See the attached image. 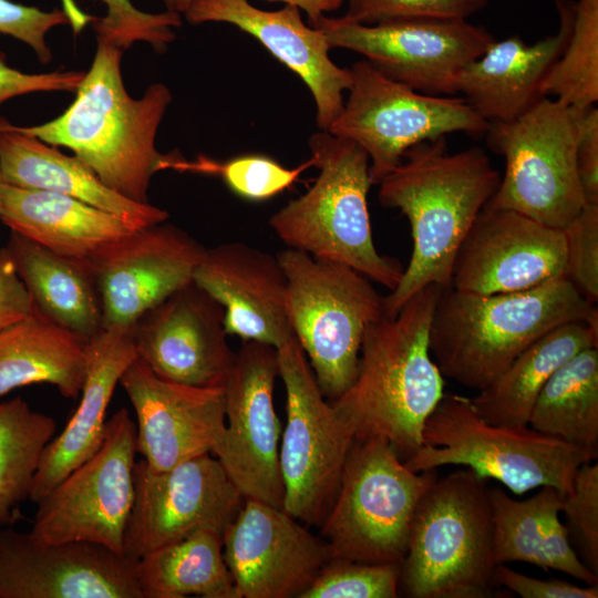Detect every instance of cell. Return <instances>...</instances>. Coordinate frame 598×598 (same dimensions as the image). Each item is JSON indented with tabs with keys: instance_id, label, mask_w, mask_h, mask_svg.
Returning <instances> with one entry per match:
<instances>
[{
	"instance_id": "1",
	"label": "cell",
	"mask_w": 598,
	"mask_h": 598,
	"mask_svg": "<svg viewBox=\"0 0 598 598\" xmlns=\"http://www.w3.org/2000/svg\"><path fill=\"white\" fill-rule=\"evenodd\" d=\"M499 181L482 148L448 153L445 137L412 146L382 178L380 204L400 209L412 235L408 267L383 297L384 316H394L430 285L451 287L457 252Z\"/></svg>"
},
{
	"instance_id": "2",
	"label": "cell",
	"mask_w": 598,
	"mask_h": 598,
	"mask_svg": "<svg viewBox=\"0 0 598 598\" xmlns=\"http://www.w3.org/2000/svg\"><path fill=\"white\" fill-rule=\"evenodd\" d=\"M123 52L97 41L72 104L52 121L16 127L50 145L68 147L107 187L134 202L150 203L152 177L166 168L181 169L185 159L159 153L155 144L171 91L154 83L142 97L130 96L121 72Z\"/></svg>"
},
{
	"instance_id": "3",
	"label": "cell",
	"mask_w": 598,
	"mask_h": 598,
	"mask_svg": "<svg viewBox=\"0 0 598 598\" xmlns=\"http://www.w3.org/2000/svg\"><path fill=\"white\" fill-rule=\"evenodd\" d=\"M443 289L430 285L394 316L383 315L369 324L353 383L330 401L354 440L383 437L402 461L422 446L424 423L444 395V377L429 347Z\"/></svg>"
},
{
	"instance_id": "4",
	"label": "cell",
	"mask_w": 598,
	"mask_h": 598,
	"mask_svg": "<svg viewBox=\"0 0 598 598\" xmlns=\"http://www.w3.org/2000/svg\"><path fill=\"white\" fill-rule=\"evenodd\" d=\"M597 322L598 310L566 278L515 292L444 288L432 316L430 353L444 378L481 391L553 329Z\"/></svg>"
},
{
	"instance_id": "5",
	"label": "cell",
	"mask_w": 598,
	"mask_h": 598,
	"mask_svg": "<svg viewBox=\"0 0 598 598\" xmlns=\"http://www.w3.org/2000/svg\"><path fill=\"white\" fill-rule=\"evenodd\" d=\"M319 175L301 196L269 219L287 246L352 267L390 291L403 268L375 248L368 210L370 161L357 143L319 131L308 141Z\"/></svg>"
},
{
	"instance_id": "6",
	"label": "cell",
	"mask_w": 598,
	"mask_h": 598,
	"mask_svg": "<svg viewBox=\"0 0 598 598\" xmlns=\"http://www.w3.org/2000/svg\"><path fill=\"white\" fill-rule=\"evenodd\" d=\"M493 519L486 481L462 467L439 477L412 520L400 585L411 598L496 596Z\"/></svg>"
},
{
	"instance_id": "7",
	"label": "cell",
	"mask_w": 598,
	"mask_h": 598,
	"mask_svg": "<svg viewBox=\"0 0 598 598\" xmlns=\"http://www.w3.org/2000/svg\"><path fill=\"white\" fill-rule=\"evenodd\" d=\"M589 453L529 425L485 421L470 398L445 394L426 419L422 446L404 462L413 472L457 465L482 480H495L516 495L550 486L568 494Z\"/></svg>"
},
{
	"instance_id": "8",
	"label": "cell",
	"mask_w": 598,
	"mask_h": 598,
	"mask_svg": "<svg viewBox=\"0 0 598 598\" xmlns=\"http://www.w3.org/2000/svg\"><path fill=\"white\" fill-rule=\"evenodd\" d=\"M437 476L408 468L383 437L354 440L321 523L331 559L401 566L415 509Z\"/></svg>"
},
{
	"instance_id": "9",
	"label": "cell",
	"mask_w": 598,
	"mask_h": 598,
	"mask_svg": "<svg viewBox=\"0 0 598 598\" xmlns=\"http://www.w3.org/2000/svg\"><path fill=\"white\" fill-rule=\"evenodd\" d=\"M287 313L320 391L333 401L353 383L363 334L384 315L383 297L350 266L286 248Z\"/></svg>"
},
{
	"instance_id": "10",
	"label": "cell",
	"mask_w": 598,
	"mask_h": 598,
	"mask_svg": "<svg viewBox=\"0 0 598 598\" xmlns=\"http://www.w3.org/2000/svg\"><path fill=\"white\" fill-rule=\"evenodd\" d=\"M580 113L542 96L517 118L491 123L487 142L504 157L505 173L486 206L557 229L576 217L587 204L577 171Z\"/></svg>"
},
{
	"instance_id": "11",
	"label": "cell",
	"mask_w": 598,
	"mask_h": 598,
	"mask_svg": "<svg viewBox=\"0 0 598 598\" xmlns=\"http://www.w3.org/2000/svg\"><path fill=\"white\" fill-rule=\"evenodd\" d=\"M349 70L348 99L328 132L365 151L372 185L416 144L456 132L483 134L491 126L462 96L419 93L386 78L364 59Z\"/></svg>"
},
{
	"instance_id": "12",
	"label": "cell",
	"mask_w": 598,
	"mask_h": 598,
	"mask_svg": "<svg viewBox=\"0 0 598 598\" xmlns=\"http://www.w3.org/2000/svg\"><path fill=\"white\" fill-rule=\"evenodd\" d=\"M277 351L287 413L279 444L282 509L305 525H321L354 436L324 400L297 339L292 337Z\"/></svg>"
},
{
	"instance_id": "13",
	"label": "cell",
	"mask_w": 598,
	"mask_h": 598,
	"mask_svg": "<svg viewBox=\"0 0 598 598\" xmlns=\"http://www.w3.org/2000/svg\"><path fill=\"white\" fill-rule=\"evenodd\" d=\"M136 453V425L121 409L106 421L100 448L38 503L30 533L44 543L89 542L124 555Z\"/></svg>"
},
{
	"instance_id": "14",
	"label": "cell",
	"mask_w": 598,
	"mask_h": 598,
	"mask_svg": "<svg viewBox=\"0 0 598 598\" xmlns=\"http://www.w3.org/2000/svg\"><path fill=\"white\" fill-rule=\"evenodd\" d=\"M309 25L326 35L330 49L354 51L386 78L433 95H455L461 71L495 40L465 19L361 24L322 14Z\"/></svg>"
},
{
	"instance_id": "15",
	"label": "cell",
	"mask_w": 598,
	"mask_h": 598,
	"mask_svg": "<svg viewBox=\"0 0 598 598\" xmlns=\"http://www.w3.org/2000/svg\"><path fill=\"white\" fill-rule=\"evenodd\" d=\"M277 377V349L244 341L224 382L225 434L213 454L244 498L282 508L281 425L274 403Z\"/></svg>"
},
{
	"instance_id": "16",
	"label": "cell",
	"mask_w": 598,
	"mask_h": 598,
	"mask_svg": "<svg viewBox=\"0 0 598 598\" xmlns=\"http://www.w3.org/2000/svg\"><path fill=\"white\" fill-rule=\"evenodd\" d=\"M245 498L210 453L154 471L134 466V501L123 554L132 560L200 529L224 534Z\"/></svg>"
},
{
	"instance_id": "17",
	"label": "cell",
	"mask_w": 598,
	"mask_h": 598,
	"mask_svg": "<svg viewBox=\"0 0 598 598\" xmlns=\"http://www.w3.org/2000/svg\"><path fill=\"white\" fill-rule=\"evenodd\" d=\"M206 248L165 221L132 229L90 257L103 328H132L147 310L194 280Z\"/></svg>"
},
{
	"instance_id": "18",
	"label": "cell",
	"mask_w": 598,
	"mask_h": 598,
	"mask_svg": "<svg viewBox=\"0 0 598 598\" xmlns=\"http://www.w3.org/2000/svg\"><path fill=\"white\" fill-rule=\"evenodd\" d=\"M223 554L239 598H299L331 559L303 523L251 498L226 527Z\"/></svg>"
},
{
	"instance_id": "19",
	"label": "cell",
	"mask_w": 598,
	"mask_h": 598,
	"mask_svg": "<svg viewBox=\"0 0 598 598\" xmlns=\"http://www.w3.org/2000/svg\"><path fill=\"white\" fill-rule=\"evenodd\" d=\"M136 560L89 542L0 530V598H143Z\"/></svg>"
},
{
	"instance_id": "20",
	"label": "cell",
	"mask_w": 598,
	"mask_h": 598,
	"mask_svg": "<svg viewBox=\"0 0 598 598\" xmlns=\"http://www.w3.org/2000/svg\"><path fill=\"white\" fill-rule=\"evenodd\" d=\"M120 384L136 414V451L150 468L165 471L219 446L226 426L224 385L165 380L138 357Z\"/></svg>"
},
{
	"instance_id": "21",
	"label": "cell",
	"mask_w": 598,
	"mask_h": 598,
	"mask_svg": "<svg viewBox=\"0 0 598 598\" xmlns=\"http://www.w3.org/2000/svg\"><path fill=\"white\" fill-rule=\"evenodd\" d=\"M566 277L561 229L485 206L464 239L451 287L475 293L527 290Z\"/></svg>"
},
{
	"instance_id": "22",
	"label": "cell",
	"mask_w": 598,
	"mask_h": 598,
	"mask_svg": "<svg viewBox=\"0 0 598 598\" xmlns=\"http://www.w3.org/2000/svg\"><path fill=\"white\" fill-rule=\"evenodd\" d=\"M223 307L194 280L144 312L132 334L141 358L158 377L194 386H223L235 352Z\"/></svg>"
},
{
	"instance_id": "23",
	"label": "cell",
	"mask_w": 598,
	"mask_h": 598,
	"mask_svg": "<svg viewBox=\"0 0 598 598\" xmlns=\"http://www.w3.org/2000/svg\"><path fill=\"white\" fill-rule=\"evenodd\" d=\"M184 14L192 24L229 23L257 39L309 87L317 125L328 132L343 109V92L350 87L351 73L349 68L332 62L326 35L302 21L298 7L285 4L266 11L248 0H195Z\"/></svg>"
},
{
	"instance_id": "24",
	"label": "cell",
	"mask_w": 598,
	"mask_h": 598,
	"mask_svg": "<svg viewBox=\"0 0 598 598\" xmlns=\"http://www.w3.org/2000/svg\"><path fill=\"white\" fill-rule=\"evenodd\" d=\"M194 281L223 307L227 334L276 349L295 337L277 255L240 241L206 248Z\"/></svg>"
},
{
	"instance_id": "25",
	"label": "cell",
	"mask_w": 598,
	"mask_h": 598,
	"mask_svg": "<svg viewBox=\"0 0 598 598\" xmlns=\"http://www.w3.org/2000/svg\"><path fill=\"white\" fill-rule=\"evenodd\" d=\"M137 357L132 328H103L87 341L80 402L65 427L44 450L29 495L33 503L43 499L100 448L114 390Z\"/></svg>"
},
{
	"instance_id": "26",
	"label": "cell",
	"mask_w": 598,
	"mask_h": 598,
	"mask_svg": "<svg viewBox=\"0 0 598 598\" xmlns=\"http://www.w3.org/2000/svg\"><path fill=\"white\" fill-rule=\"evenodd\" d=\"M556 7L560 22L555 34L534 44L515 35L494 40L458 74L456 94L485 121L511 122L543 96V79L563 52L573 22V4L556 0Z\"/></svg>"
},
{
	"instance_id": "27",
	"label": "cell",
	"mask_w": 598,
	"mask_h": 598,
	"mask_svg": "<svg viewBox=\"0 0 598 598\" xmlns=\"http://www.w3.org/2000/svg\"><path fill=\"white\" fill-rule=\"evenodd\" d=\"M0 169L6 183L49 190L115 215L133 229L166 221L168 213L107 187L79 157L24 134L0 118Z\"/></svg>"
},
{
	"instance_id": "28",
	"label": "cell",
	"mask_w": 598,
	"mask_h": 598,
	"mask_svg": "<svg viewBox=\"0 0 598 598\" xmlns=\"http://www.w3.org/2000/svg\"><path fill=\"white\" fill-rule=\"evenodd\" d=\"M6 248L33 312L85 341L103 329L102 300L90 258L54 252L13 231Z\"/></svg>"
},
{
	"instance_id": "29",
	"label": "cell",
	"mask_w": 598,
	"mask_h": 598,
	"mask_svg": "<svg viewBox=\"0 0 598 598\" xmlns=\"http://www.w3.org/2000/svg\"><path fill=\"white\" fill-rule=\"evenodd\" d=\"M1 221L11 231L74 258H90L133 229L115 215L73 197L6 182L1 189Z\"/></svg>"
},
{
	"instance_id": "30",
	"label": "cell",
	"mask_w": 598,
	"mask_h": 598,
	"mask_svg": "<svg viewBox=\"0 0 598 598\" xmlns=\"http://www.w3.org/2000/svg\"><path fill=\"white\" fill-rule=\"evenodd\" d=\"M86 343L35 312L0 332V398L29 384L47 383L66 399L83 385Z\"/></svg>"
},
{
	"instance_id": "31",
	"label": "cell",
	"mask_w": 598,
	"mask_h": 598,
	"mask_svg": "<svg viewBox=\"0 0 598 598\" xmlns=\"http://www.w3.org/2000/svg\"><path fill=\"white\" fill-rule=\"evenodd\" d=\"M598 321L557 327L524 350L487 386L471 399L487 422L525 426L550 375L579 351L597 347Z\"/></svg>"
},
{
	"instance_id": "32",
	"label": "cell",
	"mask_w": 598,
	"mask_h": 598,
	"mask_svg": "<svg viewBox=\"0 0 598 598\" xmlns=\"http://www.w3.org/2000/svg\"><path fill=\"white\" fill-rule=\"evenodd\" d=\"M143 598H239L223 554V534L200 529L136 560Z\"/></svg>"
},
{
	"instance_id": "33",
	"label": "cell",
	"mask_w": 598,
	"mask_h": 598,
	"mask_svg": "<svg viewBox=\"0 0 598 598\" xmlns=\"http://www.w3.org/2000/svg\"><path fill=\"white\" fill-rule=\"evenodd\" d=\"M528 425L597 458V347L579 351L550 375L535 401Z\"/></svg>"
},
{
	"instance_id": "34",
	"label": "cell",
	"mask_w": 598,
	"mask_h": 598,
	"mask_svg": "<svg viewBox=\"0 0 598 598\" xmlns=\"http://www.w3.org/2000/svg\"><path fill=\"white\" fill-rule=\"evenodd\" d=\"M55 421L37 412L21 398L0 403V526L10 524L18 506L29 498Z\"/></svg>"
},
{
	"instance_id": "35",
	"label": "cell",
	"mask_w": 598,
	"mask_h": 598,
	"mask_svg": "<svg viewBox=\"0 0 598 598\" xmlns=\"http://www.w3.org/2000/svg\"><path fill=\"white\" fill-rule=\"evenodd\" d=\"M489 498L496 565L523 561L547 570L546 519L553 511H561L563 495L554 487L543 486L534 496L517 501L503 488L492 487Z\"/></svg>"
},
{
	"instance_id": "36",
	"label": "cell",
	"mask_w": 598,
	"mask_h": 598,
	"mask_svg": "<svg viewBox=\"0 0 598 598\" xmlns=\"http://www.w3.org/2000/svg\"><path fill=\"white\" fill-rule=\"evenodd\" d=\"M540 94L579 110L598 101V0L573 4L568 39L543 79Z\"/></svg>"
},
{
	"instance_id": "37",
	"label": "cell",
	"mask_w": 598,
	"mask_h": 598,
	"mask_svg": "<svg viewBox=\"0 0 598 598\" xmlns=\"http://www.w3.org/2000/svg\"><path fill=\"white\" fill-rule=\"evenodd\" d=\"M101 1L106 6V14L92 22L97 41L122 51L142 41L156 52H164L176 38L174 29L182 24L181 14L176 12H144L130 0Z\"/></svg>"
},
{
	"instance_id": "38",
	"label": "cell",
	"mask_w": 598,
	"mask_h": 598,
	"mask_svg": "<svg viewBox=\"0 0 598 598\" xmlns=\"http://www.w3.org/2000/svg\"><path fill=\"white\" fill-rule=\"evenodd\" d=\"M400 566L330 559L299 598H395Z\"/></svg>"
},
{
	"instance_id": "39",
	"label": "cell",
	"mask_w": 598,
	"mask_h": 598,
	"mask_svg": "<svg viewBox=\"0 0 598 598\" xmlns=\"http://www.w3.org/2000/svg\"><path fill=\"white\" fill-rule=\"evenodd\" d=\"M310 165L311 159L306 165L290 169L267 156L244 155L221 165L186 163L185 169L218 173L238 196L248 200H265L289 187Z\"/></svg>"
},
{
	"instance_id": "40",
	"label": "cell",
	"mask_w": 598,
	"mask_h": 598,
	"mask_svg": "<svg viewBox=\"0 0 598 598\" xmlns=\"http://www.w3.org/2000/svg\"><path fill=\"white\" fill-rule=\"evenodd\" d=\"M343 19L361 24L399 20L467 19L487 6L488 0H347Z\"/></svg>"
},
{
	"instance_id": "41",
	"label": "cell",
	"mask_w": 598,
	"mask_h": 598,
	"mask_svg": "<svg viewBox=\"0 0 598 598\" xmlns=\"http://www.w3.org/2000/svg\"><path fill=\"white\" fill-rule=\"evenodd\" d=\"M565 525L586 566L598 575V464L585 463L576 473L571 491L563 496Z\"/></svg>"
},
{
	"instance_id": "42",
	"label": "cell",
	"mask_w": 598,
	"mask_h": 598,
	"mask_svg": "<svg viewBox=\"0 0 598 598\" xmlns=\"http://www.w3.org/2000/svg\"><path fill=\"white\" fill-rule=\"evenodd\" d=\"M561 230L566 278L595 305L598 300V203H587Z\"/></svg>"
},
{
	"instance_id": "43",
	"label": "cell",
	"mask_w": 598,
	"mask_h": 598,
	"mask_svg": "<svg viewBox=\"0 0 598 598\" xmlns=\"http://www.w3.org/2000/svg\"><path fill=\"white\" fill-rule=\"evenodd\" d=\"M69 23L63 10L43 11L10 0H0V33L28 44L42 63L52 59L45 42L47 33L56 25Z\"/></svg>"
},
{
	"instance_id": "44",
	"label": "cell",
	"mask_w": 598,
	"mask_h": 598,
	"mask_svg": "<svg viewBox=\"0 0 598 598\" xmlns=\"http://www.w3.org/2000/svg\"><path fill=\"white\" fill-rule=\"evenodd\" d=\"M494 578L497 586H504L522 598H597L598 584L587 587L551 579H536L520 574L505 564H498L494 570Z\"/></svg>"
},
{
	"instance_id": "45",
	"label": "cell",
	"mask_w": 598,
	"mask_h": 598,
	"mask_svg": "<svg viewBox=\"0 0 598 598\" xmlns=\"http://www.w3.org/2000/svg\"><path fill=\"white\" fill-rule=\"evenodd\" d=\"M84 72L65 71L29 74L9 66L0 54V104L7 100L32 92H75Z\"/></svg>"
},
{
	"instance_id": "46",
	"label": "cell",
	"mask_w": 598,
	"mask_h": 598,
	"mask_svg": "<svg viewBox=\"0 0 598 598\" xmlns=\"http://www.w3.org/2000/svg\"><path fill=\"white\" fill-rule=\"evenodd\" d=\"M577 171L587 203H598V110H581L577 143Z\"/></svg>"
},
{
	"instance_id": "47",
	"label": "cell",
	"mask_w": 598,
	"mask_h": 598,
	"mask_svg": "<svg viewBox=\"0 0 598 598\" xmlns=\"http://www.w3.org/2000/svg\"><path fill=\"white\" fill-rule=\"evenodd\" d=\"M32 312L29 293L8 249L0 248V332Z\"/></svg>"
},
{
	"instance_id": "48",
	"label": "cell",
	"mask_w": 598,
	"mask_h": 598,
	"mask_svg": "<svg viewBox=\"0 0 598 598\" xmlns=\"http://www.w3.org/2000/svg\"><path fill=\"white\" fill-rule=\"evenodd\" d=\"M195 0H163L166 10L178 14L185 13ZM281 1L285 4H292L303 10L308 20L312 21L324 12H331L339 9L344 0H272Z\"/></svg>"
},
{
	"instance_id": "49",
	"label": "cell",
	"mask_w": 598,
	"mask_h": 598,
	"mask_svg": "<svg viewBox=\"0 0 598 598\" xmlns=\"http://www.w3.org/2000/svg\"><path fill=\"white\" fill-rule=\"evenodd\" d=\"M62 10L68 17L69 24L74 33H80L90 22L94 21L92 17L84 12L75 2V0H61Z\"/></svg>"
},
{
	"instance_id": "50",
	"label": "cell",
	"mask_w": 598,
	"mask_h": 598,
	"mask_svg": "<svg viewBox=\"0 0 598 598\" xmlns=\"http://www.w3.org/2000/svg\"><path fill=\"white\" fill-rule=\"evenodd\" d=\"M3 184H4V179L0 169V221H1V189H2Z\"/></svg>"
}]
</instances>
